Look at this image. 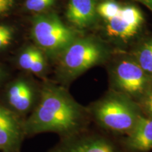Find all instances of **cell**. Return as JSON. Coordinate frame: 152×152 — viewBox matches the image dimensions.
I'll list each match as a JSON object with an SVG mask.
<instances>
[{
  "instance_id": "3",
  "label": "cell",
  "mask_w": 152,
  "mask_h": 152,
  "mask_svg": "<svg viewBox=\"0 0 152 152\" xmlns=\"http://www.w3.org/2000/svg\"><path fill=\"white\" fill-rule=\"evenodd\" d=\"M116 92L123 93L138 103L152 85V75L146 73L134 58L118 61L111 71Z\"/></svg>"
},
{
  "instance_id": "7",
  "label": "cell",
  "mask_w": 152,
  "mask_h": 152,
  "mask_svg": "<svg viewBox=\"0 0 152 152\" xmlns=\"http://www.w3.org/2000/svg\"><path fill=\"white\" fill-rule=\"evenodd\" d=\"M125 152H149L152 150V118L142 116L134 128L120 142Z\"/></svg>"
},
{
  "instance_id": "8",
  "label": "cell",
  "mask_w": 152,
  "mask_h": 152,
  "mask_svg": "<svg viewBox=\"0 0 152 152\" xmlns=\"http://www.w3.org/2000/svg\"><path fill=\"white\" fill-rule=\"evenodd\" d=\"M96 7V0H69L66 17L76 27L85 28L94 21Z\"/></svg>"
},
{
  "instance_id": "15",
  "label": "cell",
  "mask_w": 152,
  "mask_h": 152,
  "mask_svg": "<svg viewBox=\"0 0 152 152\" xmlns=\"http://www.w3.org/2000/svg\"><path fill=\"white\" fill-rule=\"evenodd\" d=\"M16 126L18 125L14 115L8 109L0 106V131Z\"/></svg>"
},
{
  "instance_id": "1",
  "label": "cell",
  "mask_w": 152,
  "mask_h": 152,
  "mask_svg": "<svg viewBox=\"0 0 152 152\" xmlns=\"http://www.w3.org/2000/svg\"><path fill=\"white\" fill-rule=\"evenodd\" d=\"M89 114L88 110L66 91L54 87H45L39 104L26 123L27 130L31 132H55L68 137L81 132Z\"/></svg>"
},
{
  "instance_id": "16",
  "label": "cell",
  "mask_w": 152,
  "mask_h": 152,
  "mask_svg": "<svg viewBox=\"0 0 152 152\" xmlns=\"http://www.w3.org/2000/svg\"><path fill=\"white\" fill-rule=\"evenodd\" d=\"M55 0H26V9L33 12H40L46 10L54 4Z\"/></svg>"
},
{
  "instance_id": "5",
  "label": "cell",
  "mask_w": 152,
  "mask_h": 152,
  "mask_svg": "<svg viewBox=\"0 0 152 152\" xmlns=\"http://www.w3.org/2000/svg\"><path fill=\"white\" fill-rule=\"evenodd\" d=\"M32 35L42 48L52 52L63 49L74 41L75 34L54 15H42L33 20Z\"/></svg>"
},
{
  "instance_id": "2",
  "label": "cell",
  "mask_w": 152,
  "mask_h": 152,
  "mask_svg": "<svg viewBox=\"0 0 152 152\" xmlns=\"http://www.w3.org/2000/svg\"><path fill=\"white\" fill-rule=\"evenodd\" d=\"M88 111L106 133L123 137L128 134L144 115L137 102L115 90L93 104Z\"/></svg>"
},
{
  "instance_id": "4",
  "label": "cell",
  "mask_w": 152,
  "mask_h": 152,
  "mask_svg": "<svg viewBox=\"0 0 152 152\" xmlns=\"http://www.w3.org/2000/svg\"><path fill=\"white\" fill-rule=\"evenodd\" d=\"M104 56L102 47L93 41L74 40L64 50L61 68L66 76L73 77L102 62Z\"/></svg>"
},
{
  "instance_id": "19",
  "label": "cell",
  "mask_w": 152,
  "mask_h": 152,
  "mask_svg": "<svg viewBox=\"0 0 152 152\" xmlns=\"http://www.w3.org/2000/svg\"><path fill=\"white\" fill-rule=\"evenodd\" d=\"M45 58H44L43 54H42L41 52L39 56H37V58H36V60L35 61V62H34L33 66H32L31 68H30V71L33 72V73H40V72L43 71L44 68H45Z\"/></svg>"
},
{
  "instance_id": "14",
  "label": "cell",
  "mask_w": 152,
  "mask_h": 152,
  "mask_svg": "<svg viewBox=\"0 0 152 152\" xmlns=\"http://www.w3.org/2000/svg\"><path fill=\"white\" fill-rule=\"evenodd\" d=\"M40 53V51L33 48V47L27 49L20 54V57H19V65L23 69L30 71L32 66Z\"/></svg>"
},
{
  "instance_id": "11",
  "label": "cell",
  "mask_w": 152,
  "mask_h": 152,
  "mask_svg": "<svg viewBox=\"0 0 152 152\" xmlns=\"http://www.w3.org/2000/svg\"><path fill=\"white\" fill-rule=\"evenodd\" d=\"M134 59L146 73L152 75V39L142 45Z\"/></svg>"
},
{
  "instance_id": "9",
  "label": "cell",
  "mask_w": 152,
  "mask_h": 152,
  "mask_svg": "<svg viewBox=\"0 0 152 152\" xmlns=\"http://www.w3.org/2000/svg\"><path fill=\"white\" fill-rule=\"evenodd\" d=\"M33 94L31 88L23 81H18L9 88L8 99L14 109L20 111L28 110L33 102Z\"/></svg>"
},
{
  "instance_id": "6",
  "label": "cell",
  "mask_w": 152,
  "mask_h": 152,
  "mask_svg": "<svg viewBox=\"0 0 152 152\" xmlns=\"http://www.w3.org/2000/svg\"><path fill=\"white\" fill-rule=\"evenodd\" d=\"M79 133L68 137L67 142L58 152H125L121 144L114 141L107 133L106 135L93 134L78 136Z\"/></svg>"
},
{
  "instance_id": "13",
  "label": "cell",
  "mask_w": 152,
  "mask_h": 152,
  "mask_svg": "<svg viewBox=\"0 0 152 152\" xmlns=\"http://www.w3.org/2000/svg\"><path fill=\"white\" fill-rule=\"evenodd\" d=\"M119 16L133 26H135L138 28H140L144 21L141 11L133 6H126L122 7Z\"/></svg>"
},
{
  "instance_id": "17",
  "label": "cell",
  "mask_w": 152,
  "mask_h": 152,
  "mask_svg": "<svg viewBox=\"0 0 152 152\" xmlns=\"http://www.w3.org/2000/svg\"><path fill=\"white\" fill-rule=\"evenodd\" d=\"M138 104L144 115L152 118V85Z\"/></svg>"
},
{
  "instance_id": "18",
  "label": "cell",
  "mask_w": 152,
  "mask_h": 152,
  "mask_svg": "<svg viewBox=\"0 0 152 152\" xmlns=\"http://www.w3.org/2000/svg\"><path fill=\"white\" fill-rule=\"evenodd\" d=\"M12 39V29L7 26L0 25V49L8 46Z\"/></svg>"
},
{
  "instance_id": "22",
  "label": "cell",
  "mask_w": 152,
  "mask_h": 152,
  "mask_svg": "<svg viewBox=\"0 0 152 152\" xmlns=\"http://www.w3.org/2000/svg\"><path fill=\"white\" fill-rule=\"evenodd\" d=\"M1 70H0V75H1Z\"/></svg>"
},
{
  "instance_id": "21",
  "label": "cell",
  "mask_w": 152,
  "mask_h": 152,
  "mask_svg": "<svg viewBox=\"0 0 152 152\" xmlns=\"http://www.w3.org/2000/svg\"><path fill=\"white\" fill-rule=\"evenodd\" d=\"M134 1L142 4L148 9H149L151 12H152V0H134Z\"/></svg>"
},
{
  "instance_id": "20",
  "label": "cell",
  "mask_w": 152,
  "mask_h": 152,
  "mask_svg": "<svg viewBox=\"0 0 152 152\" xmlns=\"http://www.w3.org/2000/svg\"><path fill=\"white\" fill-rule=\"evenodd\" d=\"M14 0H0V16L12 8Z\"/></svg>"
},
{
  "instance_id": "12",
  "label": "cell",
  "mask_w": 152,
  "mask_h": 152,
  "mask_svg": "<svg viewBox=\"0 0 152 152\" xmlns=\"http://www.w3.org/2000/svg\"><path fill=\"white\" fill-rule=\"evenodd\" d=\"M122 7L113 1H106L96 7V12L106 20L118 16Z\"/></svg>"
},
{
  "instance_id": "10",
  "label": "cell",
  "mask_w": 152,
  "mask_h": 152,
  "mask_svg": "<svg viewBox=\"0 0 152 152\" xmlns=\"http://www.w3.org/2000/svg\"><path fill=\"white\" fill-rule=\"evenodd\" d=\"M106 31L108 35L123 39H130L136 35L140 29V28L133 26L121 18L119 15L106 20Z\"/></svg>"
}]
</instances>
